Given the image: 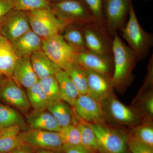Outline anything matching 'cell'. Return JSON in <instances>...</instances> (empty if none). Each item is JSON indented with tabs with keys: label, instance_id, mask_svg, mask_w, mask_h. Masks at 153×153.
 <instances>
[{
	"label": "cell",
	"instance_id": "34",
	"mask_svg": "<svg viewBox=\"0 0 153 153\" xmlns=\"http://www.w3.org/2000/svg\"><path fill=\"white\" fill-rule=\"evenodd\" d=\"M127 143L129 152L130 153H153V149L140 142L128 134Z\"/></svg>",
	"mask_w": 153,
	"mask_h": 153
},
{
	"label": "cell",
	"instance_id": "12",
	"mask_svg": "<svg viewBox=\"0 0 153 153\" xmlns=\"http://www.w3.org/2000/svg\"><path fill=\"white\" fill-rule=\"evenodd\" d=\"M72 107L78 116L87 123H107L100 102L87 94L79 95Z\"/></svg>",
	"mask_w": 153,
	"mask_h": 153
},
{
	"label": "cell",
	"instance_id": "10",
	"mask_svg": "<svg viewBox=\"0 0 153 153\" xmlns=\"http://www.w3.org/2000/svg\"><path fill=\"white\" fill-rule=\"evenodd\" d=\"M22 141L35 149L63 151V144L59 132L30 129L19 134Z\"/></svg>",
	"mask_w": 153,
	"mask_h": 153
},
{
	"label": "cell",
	"instance_id": "24",
	"mask_svg": "<svg viewBox=\"0 0 153 153\" xmlns=\"http://www.w3.org/2000/svg\"><path fill=\"white\" fill-rule=\"evenodd\" d=\"M55 76L59 84L61 99L72 107L80 95L77 88L63 70L58 71Z\"/></svg>",
	"mask_w": 153,
	"mask_h": 153
},
{
	"label": "cell",
	"instance_id": "13",
	"mask_svg": "<svg viewBox=\"0 0 153 153\" xmlns=\"http://www.w3.org/2000/svg\"><path fill=\"white\" fill-rule=\"evenodd\" d=\"M77 59L79 64L85 69L98 72L111 79L114 70L113 59L88 49L77 52Z\"/></svg>",
	"mask_w": 153,
	"mask_h": 153
},
{
	"label": "cell",
	"instance_id": "25",
	"mask_svg": "<svg viewBox=\"0 0 153 153\" xmlns=\"http://www.w3.org/2000/svg\"><path fill=\"white\" fill-rule=\"evenodd\" d=\"M70 105L61 100L49 103L47 109L55 118L60 127L72 123L74 111Z\"/></svg>",
	"mask_w": 153,
	"mask_h": 153
},
{
	"label": "cell",
	"instance_id": "9",
	"mask_svg": "<svg viewBox=\"0 0 153 153\" xmlns=\"http://www.w3.org/2000/svg\"><path fill=\"white\" fill-rule=\"evenodd\" d=\"M84 37L88 50L113 59V38L106 29L97 23L83 26Z\"/></svg>",
	"mask_w": 153,
	"mask_h": 153
},
{
	"label": "cell",
	"instance_id": "38",
	"mask_svg": "<svg viewBox=\"0 0 153 153\" xmlns=\"http://www.w3.org/2000/svg\"><path fill=\"white\" fill-rule=\"evenodd\" d=\"M36 153H63V151H57L53 150L44 149H35Z\"/></svg>",
	"mask_w": 153,
	"mask_h": 153
},
{
	"label": "cell",
	"instance_id": "27",
	"mask_svg": "<svg viewBox=\"0 0 153 153\" xmlns=\"http://www.w3.org/2000/svg\"><path fill=\"white\" fill-rule=\"evenodd\" d=\"M131 129L128 135L153 149V125L152 120L144 121Z\"/></svg>",
	"mask_w": 153,
	"mask_h": 153
},
{
	"label": "cell",
	"instance_id": "3",
	"mask_svg": "<svg viewBox=\"0 0 153 153\" xmlns=\"http://www.w3.org/2000/svg\"><path fill=\"white\" fill-rule=\"evenodd\" d=\"M128 22L121 30V36L136 54L139 60L147 57L153 44L152 33L145 31L140 25L132 4L131 5Z\"/></svg>",
	"mask_w": 153,
	"mask_h": 153
},
{
	"label": "cell",
	"instance_id": "31",
	"mask_svg": "<svg viewBox=\"0 0 153 153\" xmlns=\"http://www.w3.org/2000/svg\"><path fill=\"white\" fill-rule=\"evenodd\" d=\"M59 133L63 145H81L80 132L77 127L74 124L61 127Z\"/></svg>",
	"mask_w": 153,
	"mask_h": 153
},
{
	"label": "cell",
	"instance_id": "41",
	"mask_svg": "<svg viewBox=\"0 0 153 153\" xmlns=\"http://www.w3.org/2000/svg\"><path fill=\"white\" fill-rule=\"evenodd\" d=\"M48 1H60V0H48Z\"/></svg>",
	"mask_w": 153,
	"mask_h": 153
},
{
	"label": "cell",
	"instance_id": "21",
	"mask_svg": "<svg viewBox=\"0 0 153 153\" xmlns=\"http://www.w3.org/2000/svg\"><path fill=\"white\" fill-rule=\"evenodd\" d=\"M72 124L79 129L81 136V145L93 152L101 153L95 134L87 123L82 120L74 111Z\"/></svg>",
	"mask_w": 153,
	"mask_h": 153
},
{
	"label": "cell",
	"instance_id": "4",
	"mask_svg": "<svg viewBox=\"0 0 153 153\" xmlns=\"http://www.w3.org/2000/svg\"><path fill=\"white\" fill-rule=\"evenodd\" d=\"M107 122L115 126L133 127L142 122V119L131 107L126 106L111 92L100 101Z\"/></svg>",
	"mask_w": 153,
	"mask_h": 153
},
{
	"label": "cell",
	"instance_id": "28",
	"mask_svg": "<svg viewBox=\"0 0 153 153\" xmlns=\"http://www.w3.org/2000/svg\"><path fill=\"white\" fill-rule=\"evenodd\" d=\"M16 125L22 129L27 128L25 121L19 113L10 107L0 103V127L5 128Z\"/></svg>",
	"mask_w": 153,
	"mask_h": 153
},
{
	"label": "cell",
	"instance_id": "37",
	"mask_svg": "<svg viewBox=\"0 0 153 153\" xmlns=\"http://www.w3.org/2000/svg\"><path fill=\"white\" fill-rule=\"evenodd\" d=\"M10 153H36V152L35 149L24 143Z\"/></svg>",
	"mask_w": 153,
	"mask_h": 153
},
{
	"label": "cell",
	"instance_id": "5",
	"mask_svg": "<svg viewBox=\"0 0 153 153\" xmlns=\"http://www.w3.org/2000/svg\"><path fill=\"white\" fill-rule=\"evenodd\" d=\"M55 16L68 24L86 25L96 20L83 0H60L51 4Z\"/></svg>",
	"mask_w": 153,
	"mask_h": 153
},
{
	"label": "cell",
	"instance_id": "26",
	"mask_svg": "<svg viewBox=\"0 0 153 153\" xmlns=\"http://www.w3.org/2000/svg\"><path fill=\"white\" fill-rule=\"evenodd\" d=\"M63 71L70 77L75 85L80 95L87 94V78L85 68L79 63H74L68 65Z\"/></svg>",
	"mask_w": 153,
	"mask_h": 153
},
{
	"label": "cell",
	"instance_id": "39",
	"mask_svg": "<svg viewBox=\"0 0 153 153\" xmlns=\"http://www.w3.org/2000/svg\"><path fill=\"white\" fill-rule=\"evenodd\" d=\"M3 75H1L0 74V87H1V85L2 84L3 82H4V80L5 79H4L3 77Z\"/></svg>",
	"mask_w": 153,
	"mask_h": 153
},
{
	"label": "cell",
	"instance_id": "42",
	"mask_svg": "<svg viewBox=\"0 0 153 153\" xmlns=\"http://www.w3.org/2000/svg\"><path fill=\"white\" fill-rule=\"evenodd\" d=\"M2 128H1V127H0V131H1V129Z\"/></svg>",
	"mask_w": 153,
	"mask_h": 153
},
{
	"label": "cell",
	"instance_id": "15",
	"mask_svg": "<svg viewBox=\"0 0 153 153\" xmlns=\"http://www.w3.org/2000/svg\"><path fill=\"white\" fill-rule=\"evenodd\" d=\"M87 78V94L100 102L111 92L114 88L111 78L100 73L85 69Z\"/></svg>",
	"mask_w": 153,
	"mask_h": 153
},
{
	"label": "cell",
	"instance_id": "18",
	"mask_svg": "<svg viewBox=\"0 0 153 153\" xmlns=\"http://www.w3.org/2000/svg\"><path fill=\"white\" fill-rule=\"evenodd\" d=\"M27 122L30 129L59 132L61 128L54 116L46 111L34 109L27 116Z\"/></svg>",
	"mask_w": 153,
	"mask_h": 153
},
{
	"label": "cell",
	"instance_id": "23",
	"mask_svg": "<svg viewBox=\"0 0 153 153\" xmlns=\"http://www.w3.org/2000/svg\"><path fill=\"white\" fill-rule=\"evenodd\" d=\"M21 128L14 126L0 131V153H10L20 145L24 143L19 134Z\"/></svg>",
	"mask_w": 153,
	"mask_h": 153
},
{
	"label": "cell",
	"instance_id": "6",
	"mask_svg": "<svg viewBox=\"0 0 153 153\" xmlns=\"http://www.w3.org/2000/svg\"><path fill=\"white\" fill-rule=\"evenodd\" d=\"M27 13L31 30L42 39L60 34L69 24L57 18L52 10L41 9Z\"/></svg>",
	"mask_w": 153,
	"mask_h": 153
},
{
	"label": "cell",
	"instance_id": "17",
	"mask_svg": "<svg viewBox=\"0 0 153 153\" xmlns=\"http://www.w3.org/2000/svg\"><path fill=\"white\" fill-rule=\"evenodd\" d=\"M13 78L27 89L38 81L30 57H20L17 60L13 72Z\"/></svg>",
	"mask_w": 153,
	"mask_h": 153
},
{
	"label": "cell",
	"instance_id": "8",
	"mask_svg": "<svg viewBox=\"0 0 153 153\" xmlns=\"http://www.w3.org/2000/svg\"><path fill=\"white\" fill-rule=\"evenodd\" d=\"M131 0H104L103 13L107 31L111 37L125 26Z\"/></svg>",
	"mask_w": 153,
	"mask_h": 153
},
{
	"label": "cell",
	"instance_id": "20",
	"mask_svg": "<svg viewBox=\"0 0 153 153\" xmlns=\"http://www.w3.org/2000/svg\"><path fill=\"white\" fill-rule=\"evenodd\" d=\"M30 59L33 69L38 79L54 75L62 70L42 50L34 52L30 56Z\"/></svg>",
	"mask_w": 153,
	"mask_h": 153
},
{
	"label": "cell",
	"instance_id": "7",
	"mask_svg": "<svg viewBox=\"0 0 153 153\" xmlns=\"http://www.w3.org/2000/svg\"><path fill=\"white\" fill-rule=\"evenodd\" d=\"M41 50L63 70L71 63H79L77 52L67 44L60 34L42 39Z\"/></svg>",
	"mask_w": 153,
	"mask_h": 153
},
{
	"label": "cell",
	"instance_id": "19",
	"mask_svg": "<svg viewBox=\"0 0 153 153\" xmlns=\"http://www.w3.org/2000/svg\"><path fill=\"white\" fill-rule=\"evenodd\" d=\"M19 57L16 55L10 41L7 38L0 37V74L7 78H13L15 64Z\"/></svg>",
	"mask_w": 153,
	"mask_h": 153
},
{
	"label": "cell",
	"instance_id": "29",
	"mask_svg": "<svg viewBox=\"0 0 153 153\" xmlns=\"http://www.w3.org/2000/svg\"><path fill=\"white\" fill-rule=\"evenodd\" d=\"M27 96L30 105L34 109L44 111L47 109L49 103V101L38 80L27 88Z\"/></svg>",
	"mask_w": 153,
	"mask_h": 153
},
{
	"label": "cell",
	"instance_id": "33",
	"mask_svg": "<svg viewBox=\"0 0 153 153\" xmlns=\"http://www.w3.org/2000/svg\"><path fill=\"white\" fill-rule=\"evenodd\" d=\"M96 20V23L106 29L103 13L104 0H83Z\"/></svg>",
	"mask_w": 153,
	"mask_h": 153
},
{
	"label": "cell",
	"instance_id": "1",
	"mask_svg": "<svg viewBox=\"0 0 153 153\" xmlns=\"http://www.w3.org/2000/svg\"><path fill=\"white\" fill-rule=\"evenodd\" d=\"M112 52L114 70L111 81L114 88L121 91L132 81L133 70L139 60L135 53L124 43L117 33L113 35Z\"/></svg>",
	"mask_w": 153,
	"mask_h": 153
},
{
	"label": "cell",
	"instance_id": "35",
	"mask_svg": "<svg viewBox=\"0 0 153 153\" xmlns=\"http://www.w3.org/2000/svg\"><path fill=\"white\" fill-rule=\"evenodd\" d=\"M15 0H0V20L13 10Z\"/></svg>",
	"mask_w": 153,
	"mask_h": 153
},
{
	"label": "cell",
	"instance_id": "11",
	"mask_svg": "<svg viewBox=\"0 0 153 153\" xmlns=\"http://www.w3.org/2000/svg\"><path fill=\"white\" fill-rule=\"evenodd\" d=\"M31 29L27 12L13 10L1 19V36L12 42Z\"/></svg>",
	"mask_w": 153,
	"mask_h": 153
},
{
	"label": "cell",
	"instance_id": "40",
	"mask_svg": "<svg viewBox=\"0 0 153 153\" xmlns=\"http://www.w3.org/2000/svg\"><path fill=\"white\" fill-rule=\"evenodd\" d=\"M1 19L0 20V37L1 36Z\"/></svg>",
	"mask_w": 153,
	"mask_h": 153
},
{
	"label": "cell",
	"instance_id": "2",
	"mask_svg": "<svg viewBox=\"0 0 153 153\" xmlns=\"http://www.w3.org/2000/svg\"><path fill=\"white\" fill-rule=\"evenodd\" d=\"M87 124L95 134L101 153H128L127 132L123 126L107 123Z\"/></svg>",
	"mask_w": 153,
	"mask_h": 153
},
{
	"label": "cell",
	"instance_id": "36",
	"mask_svg": "<svg viewBox=\"0 0 153 153\" xmlns=\"http://www.w3.org/2000/svg\"><path fill=\"white\" fill-rule=\"evenodd\" d=\"M63 153H96L87 149L82 145L69 146L63 145Z\"/></svg>",
	"mask_w": 153,
	"mask_h": 153
},
{
	"label": "cell",
	"instance_id": "16",
	"mask_svg": "<svg viewBox=\"0 0 153 153\" xmlns=\"http://www.w3.org/2000/svg\"><path fill=\"white\" fill-rule=\"evenodd\" d=\"M11 43L19 58L30 57L34 52L42 49V39L31 29Z\"/></svg>",
	"mask_w": 153,
	"mask_h": 153
},
{
	"label": "cell",
	"instance_id": "32",
	"mask_svg": "<svg viewBox=\"0 0 153 153\" xmlns=\"http://www.w3.org/2000/svg\"><path fill=\"white\" fill-rule=\"evenodd\" d=\"M52 10L48 0H15L14 10L29 12L38 10Z\"/></svg>",
	"mask_w": 153,
	"mask_h": 153
},
{
	"label": "cell",
	"instance_id": "14",
	"mask_svg": "<svg viewBox=\"0 0 153 153\" xmlns=\"http://www.w3.org/2000/svg\"><path fill=\"white\" fill-rule=\"evenodd\" d=\"M14 79L7 78L0 87V98L22 111L30 108L27 96Z\"/></svg>",
	"mask_w": 153,
	"mask_h": 153
},
{
	"label": "cell",
	"instance_id": "22",
	"mask_svg": "<svg viewBox=\"0 0 153 153\" xmlns=\"http://www.w3.org/2000/svg\"><path fill=\"white\" fill-rule=\"evenodd\" d=\"M84 25L69 24L63 30V39L77 52L87 50L84 37Z\"/></svg>",
	"mask_w": 153,
	"mask_h": 153
},
{
	"label": "cell",
	"instance_id": "30",
	"mask_svg": "<svg viewBox=\"0 0 153 153\" xmlns=\"http://www.w3.org/2000/svg\"><path fill=\"white\" fill-rule=\"evenodd\" d=\"M38 82L47 96L49 103L62 100L55 74L39 79Z\"/></svg>",
	"mask_w": 153,
	"mask_h": 153
},
{
	"label": "cell",
	"instance_id": "43",
	"mask_svg": "<svg viewBox=\"0 0 153 153\" xmlns=\"http://www.w3.org/2000/svg\"><path fill=\"white\" fill-rule=\"evenodd\" d=\"M144 1H147L148 0H144Z\"/></svg>",
	"mask_w": 153,
	"mask_h": 153
}]
</instances>
